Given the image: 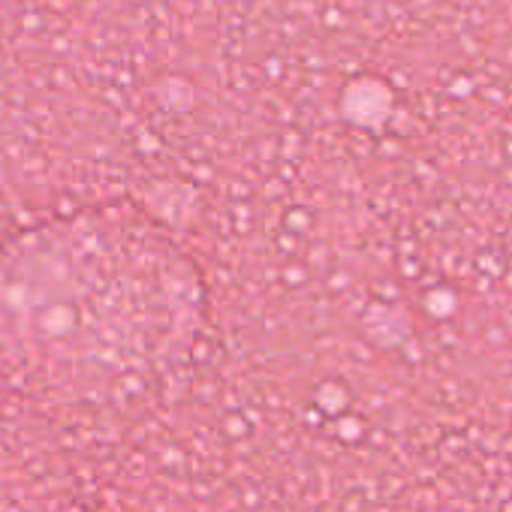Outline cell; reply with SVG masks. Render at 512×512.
Wrapping results in <instances>:
<instances>
[{
	"label": "cell",
	"instance_id": "cell-1",
	"mask_svg": "<svg viewBox=\"0 0 512 512\" xmlns=\"http://www.w3.org/2000/svg\"><path fill=\"white\" fill-rule=\"evenodd\" d=\"M205 287L190 253L133 208H91L0 250V371L64 410H124L190 362Z\"/></svg>",
	"mask_w": 512,
	"mask_h": 512
}]
</instances>
